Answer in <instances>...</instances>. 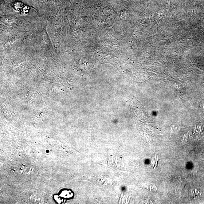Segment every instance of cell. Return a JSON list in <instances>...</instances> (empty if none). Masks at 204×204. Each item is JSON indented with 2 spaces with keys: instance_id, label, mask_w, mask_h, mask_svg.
Here are the masks:
<instances>
[{
  "instance_id": "cell-1",
  "label": "cell",
  "mask_w": 204,
  "mask_h": 204,
  "mask_svg": "<svg viewBox=\"0 0 204 204\" xmlns=\"http://www.w3.org/2000/svg\"><path fill=\"white\" fill-rule=\"evenodd\" d=\"M64 198H69L73 196V194L70 190H64L61 194Z\"/></svg>"
},
{
  "instance_id": "cell-2",
  "label": "cell",
  "mask_w": 204,
  "mask_h": 204,
  "mask_svg": "<svg viewBox=\"0 0 204 204\" xmlns=\"http://www.w3.org/2000/svg\"><path fill=\"white\" fill-rule=\"evenodd\" d=\"M203 105H204V104ZM202 108H203V109H204V106H202Z\"/></svg>"
}]
</instances>
